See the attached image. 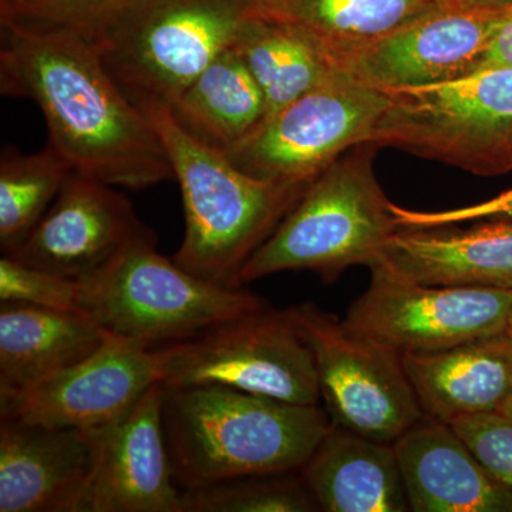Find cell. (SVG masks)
Wrapping results in <instances>:
<instances>
[{"mask_svg": "<svg viewBox=\"0 0 512 512\" xmlns=\"http://www.w3.org/2000/svg\"><path fill=\"white\" fill-rule=\"evenodd\" d=\"M424 414L451 424L500 410L512 393V339L507 333L456 348L402 355Z\"/></svg>", "mask_w": 512, "mask_h": 512, "instance_id": "d6986e66", "label": "cell"}, {"mask_svg": "<svg viewBox=\"0 0 512 512\" xmlns=\"http://www.w3.org/2000/svg\"><path fill=\"white\" fill-rule=\"evenodd\" d=\"M301 476L322 511H410L393 444L333 424Z\"/></svg>", "mask_w": 512, "mask_h": 512, "instance_id": "ffe728a7", "label": "cell"}, {"mask_svg": "<svg viewBox=\"0 0 512 512\" xmlns=\"http://www.w3.org/2000/svg\"><path fill=\"white\" fill-rule=\"evenodd\" d=\"M160 382L156 350L109 340L92 356L32 386L0 392V419L103 430Z\"/></svg>", "mask_w": 512, "mask_h": 512, "instance_id": "4fadbf2b", "label": "cell"}, {"mask_svg": "<svg viewBox=\"0 0 512 512\" xmlns=\"http://www.w3.org/2000/svg\"><path fill=\"white\" fill-rule=\"evenodd\" d=\"M140 109L163 141L183 194L185 234L175 264L211 284L239 289L244 266L311 184L252 177L224 151L191 136L170 107L147 104Z\"/></svg>", "mask_w": 512, "mask_h": 512, "instance_id": "3957f363", "label": "cell"}, {"mask_svg": "<svg viewBox=\"0 0 512 512\" xmlns=\"http://www.w3.org/2000/svg\"><path fill=\"white\" fill-rule=\"evenodd\" d=\"M372 281L343 325L400 353H431L507 333L510 289L431 286L370 269Z\"/></svg>", "mask_w": 512, "mask_h": 512, "instance_id": "8fae6325", "label": "cell"}, {"mask_svg": "<svg viewBox=\"0 0 512 512\" xmlns=\"http://www.w3.org/2000/svg\"><path fill=\"white\" fill-rule=\"evenodd\" d=\"M393 446L410 510L512 512V491L488 473L450 424L426 416Z\"/></svg>", "mask_w": 512, "mask_h": 512, "instance_id": "ac0fdd59", "label": "cell"}, {"mask_svg": "<svg viewBox=\"0 0 512 512\" xmlns=\"http://www.w3.org/2000/svg\"><path fill=\"white\" fill-rule=\"evenodd\" d=\"M164 384L154 383L101 434L99 456L76 512H181L163 427Z\"/></svg>", "mask_w": 512, "mask_h": 512, "instance_id": "9a60e30c", "label": "cell"}, {"mask_svg": "<svg viewBox=\"0 0 512 512\" xmlns=\"http://www.w3.org/2000/svg\"><path fill=\"white\" fill-rule=\"evenodd\" d=\"M131 2L133 0H35L28 15L16 20L73 30L94 40Z\"/></svg>", "mask_w": 512, "mask_h": 512, "instance_id": "f1b7e54d", "label": "cell"}, {"mask_svg": "<svg viewBox=\"0 0 512 512\" xmlns=\"http://www.w3.org/2000/svg\"><path fill=\"white\" fill-rule=\"evenodd\" d=\"M0 87L3 94L35 101L46 119L47 143L77 173L128 190L174 180L156 128L111 76L89 37L3 20Z\"/></svg>", "mask_w": 512, "mask_h": 512, "instance_id": "6da1fadb", "label": "cell"}, {"mask_svg": "<svg viewBox=\"0 0 512 512\" xmlns=\"http://www.w3.org/2000/svg\"><path fill=\"white\" fill-rule=\"evenodd\" d=\"M507 335L510 336V338L512 339V311L510 315V320H508Z\"/></svg>", "mask_w": 512, "mask_h": 512, "instance_id": "e575fe53", "label": "cell"}, {"mask_svg": "<svg viewBox=\"0 0 512 512\" xmlns=\"http://www.w3.org/2000/svg\"><path fill=\"white\" fill-rule=\"evenodd\" d=\"M370 269L414 284L512 291V221L399 228Z\"/></svg>", "mask_w": 512, "mask_h": 512, "instance_id": "e0dca14e", "label": "cell"}, {"mask_svg": "<svg viewBox=\"0 0 512 512\" xmlns=\"http://www.w3.org/2000/svg\"><path fill=\"white\" fill-rule=\"evenodd\" d=\"M392 212L399 228H434L468 221H512V190L498 197L446 211H413L393 204Z\"/></svg>", "mask_w": 512, "mask_h": 512, "instance_id": "f546056e", "label": "cell"}, {"mask_svg": "<svg viewBox=\"0 0 512 512\" xmlns=\"http://www.w3.org/2000/svg\"><path fill=\"white\" fill-rule=\"evenodd\" d=\"M110 335L82 313L0 303V392L25 389L92 356Z\"/></svg>", "mask_w": 512, "mask_h": 512, "instance_id": "44dd1931", "label": "cell"}, {"mask_svg": "<svg viewBox=\"0 0 512 512\" xmlns=\"http://www.w3.org/2000/svg\"><path fill=\"white\" fill-rule=\"evenodd\" d=\"M170 110L191 136L224 153L266 116L264 94L234 47L215 57Z\"/></svg>", "mask_w": 512, "mask_h": 512, "instance_id": "603a6c76", "label": "cell"}, {"mask_svg": "<svg viewBox=\"0 0 512 512\" xmlns=\"http://www.w3.org/2000/svg\"><path fill=\"white\" fill-rule=\"evenodd\" d=\"M232 47L264 94L265 119L340 70L335 57L301 30L254 15Z\"/></svg>", "mask_w": 512, "mask_h": 512, "instance_id": "cb8c5ba5", "label": "cell"}, {"mask_svg": "<svg viewBox=\"0 0 512 512\" xmlns=\"http://www.w3.org/2000/svg\"><path fill=\"white\" fill-rule=\"evenodd\" d=\"M288 311L312 350L333 426L394 444L426 417L400 353L356 335L313 302Z\"/></svg>", "mask_w": 512, "mask_h": 512, "instance_id": "30bf717a", "label": "cell"}, {"mask_svg": "<svg viewBox=\"0 0 512 512\" xmlns=\"http://www.w3.org/2000/svg\"><path fill=\"white\" fill-rule=\"evenodd\" d=\"M377 148H350L316 178L239 274V288L285 271L336 281L350 266H373L399 229L377 181Z\"/></svg>", "mask_w": 512, "mask_h": 512, "instance_id": "277c9868", "label": "cell"}, {"mask_svg": "<svg viewBox=\"0 0 512 512\" xmlns=\"http://www.w3.org/2000/svg\"><path fill=\"white\" fill-rule=\"evenodd\" d=\"M103 430L0 419V512H76Z\"/></svg>", "mask_w": 512, "mask_h": 512, "instance_id": "2e32d148", "label": "cell"}, {"mask_svg": "<svg viewBox=\"0 0 512 512\" xmlns=\"http://www.w3.org/2000/svg\"><path fill=\"white\" fill-rule=\"evenodd\" d=\"M247 477L183 490L181 512H311L319 505L301 476Z\"/></svg>", "mask_w": 512, "mask_h": 512, "instance_id": "484cf974", "label": "cell"}, {"mask_svg": "<svg viewBox=\"0 0 512 512\" xmlns=\"http://www.w3.org/2000/svg\"><path fill=\"white\" fill-rule=\"evenodd\" d=\"M251 16V0H133L93 42L133 103L173 107Z\"/></svg>", "mask_w": 512, "mask_h": 512, "instance_id": "8992f818", "label": "cell"}, {"mask_svg": "<svg viewBox=\"0 0 512 512\" xmlns=\"http://www.w3.org/2000/svg\"><path fill=\"white\" fill-rule=\"evenodd\" d=\"M82 299V282L32 268L8 255H2L0 302L26 303L55 311L82 313Z\"/></svg>", "mask_w": 512, "mask_h": 512, "instance_id": "4316f807", "label": "cell"}, {"mask_svg": "<svg viewBox=\"0 0 512 512\" xmlns=\"http://www.w3.org/2000/svg\"><path fill=\"white\" fill-rule=\"evenodd\" d=\"M512 69V6L488 43L481 69Z\"/></svg>", "mask_w": 512, "mask_h": 512, "instance_id": "4dcf8cb0", "label": "cell"}, {"mask_svg": "<svg viewBox=\"0 0 512 512\" xmlns=\"http://www.w3.org/2000/svg\"><path fill=\"white\" fill-rule=\"evenodd\" d=\"M389 100V93L339 70L262 121L225 156L259 180L312 184L350 148L367 143Z\"/></svg>", "mask_w": 512, "mask_h": 512, "instance_id": "9c48e42d", "label": "cell"}, {"mask_svg": "<svg viewBox=\"0 0 512 512\" xmlns=\"http://www.w3.org/2000/svg\"><path fill=\"white\" fill-rule=\"evenodd\" d=\"M384 92L389 104L366 144L400 148L481 177L512 171V69Z\"/></svg>", "mask_w": 512, "mask_h": 512, "instance_id": "52a82bcc", "label": "cell"}, {"mask_svg": "<svg viewBox=\"0 0 512 512\" xmlns=\"http://www.w3.org/2000/svg\"><path fill=\"white\" fill-rule=\"evenodd\" d=\"M454 0H251L252 15L301 30L336 63Z\"/></svg>", "mask_w": 512, "mask_h": 512, "instance_id": "7402d4cb", "label": "cell"}, {"mask_svg": "<svg viewBox=\"0 0 512 512\" xmlns=\"http://www.w3.org/2000/svg\"><path fill=\"white\" fill-rule=\"evenodd\" d=\"M510 8L454 0L346 56L339 69L382 90L480 72L488 43Z\"/></svg>", "mask_w": 512, "mask_h": 512, "instance_id": "7c38bea8", "label": "cell"}, {"mask_svg": "<svg viewBox=\"0 0 512 512\" xmlns=\"http://www.w3.org/2000/svg\"><path fill=\"white\" fill-rule=\"evenodd\" d=\"M154 350L165 387L221 386L319 404L315 359L288 309L265 306Z\"/></svg>", "mask_w": 512, "mask_h": 512, "instance_id": "ba28073f", "label": "cell"}, {"mask_svg": "<svg viewBox=\"0 0 512 512\" xmlns=\"http://www.w3.org/2000/svg\"><path fill=\"white\" fill-rule=\"evenodd\" d=\"M35 0H0V20L22 19Z\"/></svg>", "mask_w": 512, "mask_h": 512, "instance_id": "1f68e13d", "label": "cell"}, {"mask_svg": "<svg viewBox=\"0 0 512 512\" xmlns=\"http://www.w3.org/2000/svg\"><path fill=\"white\" fill-rule=\"evenodd\" d=\"M498 413L503 414L508 420L512 421V393L505 399V402L501 404Z\"/></svg>", "mask_w": 512, "mask_h": 512, "instance_id": "836d02e7", "label": "cell"}, {"mask_svg": "<svg viewBox=\"0 0 512 512\" xmlns=\"http://www.w3.org/2000/svg\"><path fill=\"white\" fill-rule=\"evenodd\" d=\"M74 171L52 144L33 154L5 148L0 158V248L10 254L29 237Z\"/></svg>", "mask_w": 512, "mask_h": 512, "instance_id": "d4e9b609", "label": "cell"}, {"mask_svg": "<svg viewBox=\"0 0 512 512\" xmlns=\"http://www.w3.org/2000/svg\"><path fill=\"white\" fill-rule=\"evenodd\" d=\"M82 286L83 315L113 338L148 349L268 306L244 288L211 284L165 258L153 231L134 239Z\"/></svg>", "mask_w": 512, "mask_h": 512, "instance_id": "5b68a950", "label": "cell"}, {"mask_svg": "<svg viewBox=\"0 0 512 512\" xmlns=\"http://www.w3.org/2000/svg\"><path fill=\"white\" fill-rule=\"evenodd\" d=\"M150 231L116 187L73 171L45 217L6 255L83 282Z\"/></svg>", "mask_w": 512, "mask_h": 512, "instance_id": "5bb4252c", "label": "cell"}, {"mask_svg": "<svg viewBox=\"0 0 512 512\" xmlns=\"http://www.w3.org/2000/svg\"><path fill=\"white\" fill-rule=\"evenodd\" d=\"M470 5L494 6V8H508L512 6V0H460Z\"/></svg>", "mask_w": 512, "mask_h": 512, "instance_id": "d6a6232c", "label": "cell"}, {"mask_svg": "<svg viewBox=\"0 0 512 512\" xmlns=\"http://www.w3.org/2000/svg\"><path fill=\"white\" fill-rule=\"evenodd\" d=\"M163 427L181 490L299 473L332 429L319 404L221 386L165 387Z\"/></svg>", "mask_w": 512, "mask_h": 512, "instance_id": "7a4b0ae2", "label": "cell"}, {"mask_svg": "<svg viewBox=\"0 0 512 512\" xmlns=\"http://www.w3.org/2000/svg\"><path fill=\"white\" fill-rule=\"evenodd\" d=\"M450 426L488 473L512 491V421L494 412L464 417Z\"/></svg>", "mask_w": 512, "mask_h": 512, "instance_id": "83f0119b", "label": "cell"}]
</instances>
